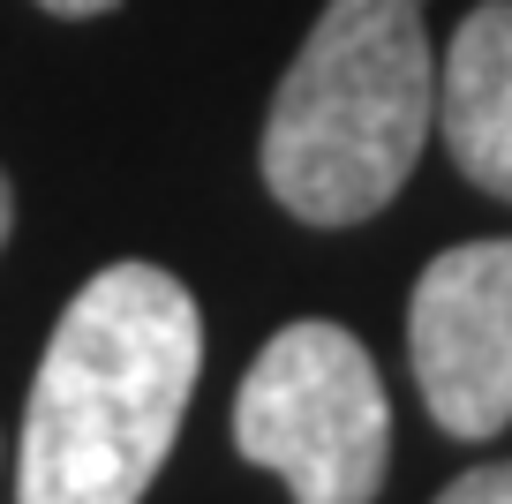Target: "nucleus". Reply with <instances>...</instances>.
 <instances>
[{"label": "nucleus", "mask_w": 512, "mask_h": 504, "mask_svg": "<svg viewBox=\"0 0 512 504\" xmlns=\"http://www.w3.org/2000/svg\"><path fill=\"white\" fill-rule=\"evenodd\" d=\"M204 316L159 264H106L61 309L23 407L16 504H144L181 437Z\"/></svg>", "instance_id": "f257e3e1"}, {"label": "nucleus", "mask_w": 512, "mask_h": 504, "mask_svg": "<svg viewBox=\"0 0 512 504\" xmlns=\"http://www.w3.org/2000/svg\"><path fill=\"white\" fill-rule=\"evenodd\" d=\"M430 121L422 0H332L264 113V189L302 226H362L407 189Z\"/></svg>", "instance_id": "f03ea898"}, {"label": "nucleus", "mask_w": 512, "mask_h": 504, "mask_svg": "<svg viewBox=\"0 0 512 504\" xmlns=\"http://www.w3.org/2000/svg\"><path fill=\"white\" fill-rule=\"evenodd\" d=\"M234 444L279 474L294 504H377L392 467V407L377 362L339 324H287L234 392Z\"/></svg>", "instance_id": "7ed1b4c3"}, {"label": "nucleus", "mask_w": 512, "mask_h": 504, "mask_svg": "<svg viewBox=\"0 0 512 504\" xmlns=\"http://www.w3.org/2000/svg\"><path fill=\"white\" fill-rule=\"evenodd\" d=\"M407 362L445 437H497L512 422V241H460L415 279Z\"/></svg>", "instance_id": "20e7f679"}, {"label": "nucleus", "mask_w": 512, "mask_h": 504, "mask_svg": "<svg viewBox=\"0 0 512 504\" xmlns=\"http://www.w3.org/2000/svg\"><path fill=\"white\" fill-rule=\"evenodd\" d=\"M445 151L482 196L512 204V0H482L437 68Z\"/></svg>", "instance_id": "39448f33"}, {"label": "nucleus", "mask_w": 512, "mask_h": 504, "mask_svg": "<svg viewBox=\"0 0 512 504\" xmlns=\"http://www.w3.org/2000/svg\"><path fill=\"white\" fill-rule=\"evenodd\" d=\"M437 504H512V459H497V467H467Z\"/></svg>", "instance_id": "423d86ee"}, {"label": "nucleus", "mask_w": 512, "mask_h": 504, "mask_svg": "<svg viewBox=\"0 0 512 504\" xmlns=\"http://www.w3.org/2000/svg\"><path fill=\"white\" fill-rule=\"evenodd\" d=\"M38 8H53V16H106V8H121V0H38Z\"/></svg>", "instance_id": "0eeeda50"}, {"label": "nucleus", "mask_w": 512, "mask_h": 504, "mask_svg": "<svg viewBox=\"0 0 512 504\" xmlns=\"http://www.w3.org/2000/svg\"><path fill=\"white\" fill-rule=\"evenodd\" d=\"M8 226H16V189H8V174H0V249H8Z\"/></svg>", "instance_id": "6e6552de"}]
</instances>
